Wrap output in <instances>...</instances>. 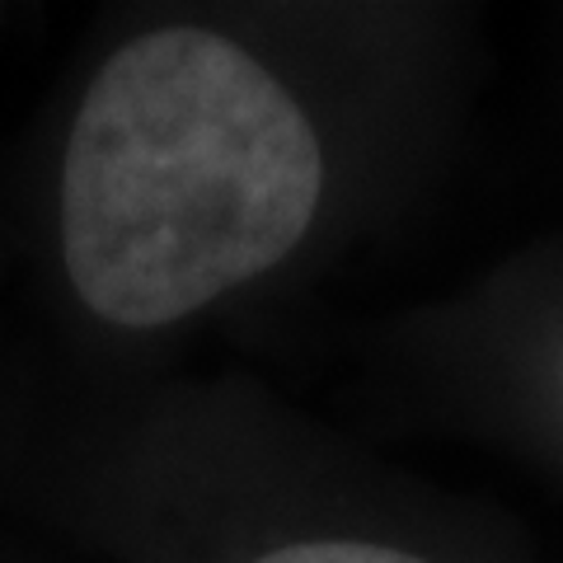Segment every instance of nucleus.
I'll list each match as a JSON object with an SVG mask.
<instances>
[{"mask_svg":"<svg viewBox=\"0 0 563 563\" xmlns=\"http://www.w3.org/2000/svg\"><path fill=\"white\" fill-rule=\"evenodd\" d=\"M324 188V136L258 52L207 24L151 29L99 66L70 128V287L109 324H179L282 268Z\"/></svg>","mask_w":563,"mask_h":563,"instance_id":"obj_1","label":"nucleus"},{"mask_svg":"<svg viewBox=\"0 0 563 563\" xmlns=\"http://www.w3.org/2000/svg\"><path fill=\"white\" fill-rule=\"evenodd\" d=\"M250 563H503L498 554H451V550H428V544L409 540H376V536H301L258 550Z\"/></svg>","mask_w":563,"mask_h":563,"instance_id":"obj_3","label":"nucleus"},{"mask_svg":"<svg viewBox=\"0 0 563 563\" xmlns=\"http://www.w3.org/2000/svg\"><path fill=\"white\" fill-rule=\"evenodd\" d=\"M484 422L563 474V250L484 287Z\"/></svg>","mask_w":563,"mask_h":563,"instance_id":"obj_2","label":"nucleus"}]
</instances>
